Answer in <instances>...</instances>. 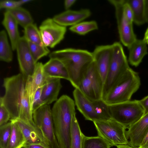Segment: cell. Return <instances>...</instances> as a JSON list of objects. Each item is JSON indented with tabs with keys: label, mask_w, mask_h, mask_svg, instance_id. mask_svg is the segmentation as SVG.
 Here are the masks:
<instances>
[{
	"label": "cell",
	"mask_w": 148,
	"mask_h": 148,
	"mask_svg": "<svg viewBox=\"0 0 148 148\" xmlns=\"http://www.w3.org/2000/svg\"><path fill=\"white\" fill-rule=\"evenodd\" d=\"M12 123V132L7 148H22L26 143V139L20 128L16 123Z\"/></svg>",
	"instance_id": "cell-25"
},
{
	"label": "cell",
	"mask_w": 148,
	"mask_h": 148,
	"mask_svg": "<svg viewBox=\"0 0 148 148\" xmlns=\"http://www.w3.org/2000/svg\"><path fill=\"white\" fill-rule=\"evenodd\" d=\"M145 3L146 22L148 23V0H145Z\"/></svg>",
	"instance_id": "cell-42"
},
{
	"label": "cell",
	"mask_w": 148,
	"mask_h": 148,
	"mask_svg": "<svg viewBox=\"0 0 148 148\" xmlns=\"http://www.w3.org/2000/svg\"><path fill=\"white\" fill-rule=\"evenodd\" d=\"M76 0H65L64 1V4L65 9L66 10H69L76 1Z\"/></svg>",
	"instance_id": "cell-41"
},
{
	"label": "cell",
	"mask_w": 148,
	"mask_h": 148,
	"mask_svg": "<svg viewBox=\"0 0 148 148\" xmlns=\"http://www.w3.org/2000/svg\"><path fill=\"white\" fill-rule=\"evenodd\" d=\"M143 39L148 44V27L145 32Z\"/></svg>",
	"instance_id": "cell-44"
},
{
	"label": "cell",
	"mask_w": 148,
	"mask_h": 148,
	"mask_svg": "<svg viewBox=\"0 0 148 148\" xmlns=\"http://www.w3.org/2000/svg\"><path fill=\"white\" fill-rule=\"evenodd\" d=\"M50 59L60 61L68 73L69 81L75 88H78L85 70L93 60L92 52L87 50L68 48L53 51Z\"/></svg>",
	"instance_id": "cell-2"
},
{
	"label": "cell",
	"mask_w": 148,
	"mask_h": 148,
	"mask_svg": "<svg viewBox=\"0 0 148 148\" xmlns=\"http://www.w3.org/2000/svg\"><path fill=\"white\" fill-rule=\"evenodd\" d=\"M117 148H133L128 144L117 146Z\"/></svg>",
	"instance_id": "cell-45"
},
{
	"label": "cell",
	"mask_w": 148,
	"mask_h": 148,
	"mask_svg": "<svg viewBox=\"0 0 148 148\" xmlns=\"http://www.w3.org/2000/svg\"><path fill=\"white\" fill-rule=\"evenodd\" d=\"M28 42L30 52L36 63L39 59L50 53V50L47 47Z\"/></svg>",
	"instance_id": "cell-32"
},
{
	"label": "cell",
	"mask_w": 148,
	"mask_h": 148,
	"mask_svg": "<svg viewBox=\"0 0 148 148\" xmlns=\"http://www.w3.org/2000/svg\"><path fill=\"white\" fill-rule=\"evenodd\" d=\"M19 7L17 1L11 0H1L0 1V9L5 8L6 10L14 9Z\"/></svg>",
	"instance_id": "cell-36"
},
{
	"label": "cell",
	"mask_w": 148,
	"mask_h": 148,
	"mask_svg": "<svg viewBox=\"0 0 148 148\" xmlns=\"http://www.w3.org/2000/svg\"><path fill=\"white\" fill-rule=\"evenodd\" d=\"M133 14V22L138 25L146 23L145 11V0H127Z\"/></svg>",
	"instance_id": "cell-24"
},
{
	"label": "cell",
	"mask_w": 148,
	"mask_h": 148,
	"mask_svg": "<svg viewBox=\"0 0 148 148\" xmlns=\"http://www.w3.org/2000/svg\"><path fill=\"white\" fill-rule=\"evenodd\" d=\"M62 87L60 78H47L41 92V99L44 105H49L56 101Z\"/></svg>",
	"instance_id": "cell-18"
},
{
	"label": "cell",
	"mask_w": 148,
	"mask_h": 148,
	"mask_svg": "<svg viewBox=\"0 0 148 148\" xmlns=\"http://www.w3.org/2000/svg\"><path fill=\"white\" fill-rule=\"evenodd\" d=\"M75 114L73 118L71 127V148H82L84 136Z\"/></svg>",
	"instance_id": "cell-26"
},
{
	"label": "cell",
	"mask_w": 148,
	"mask_h": 148,
	"mask_svg": "<svg viewBox=\"0 0 148 148\" xmlns=\"http://www.w3.org/2000/svg\"><path fill=\"white\" fill-rule=\"evenodd\" d=\"M111 45L112 51L110 64L103 86L101 99L103 101L114 86L130 68L121 43L116 42Z\"/></svg>",
	"instance_id": "cell-4"
},
{
	"label": "cell",
	"mask_w": 148,
	"mask_h": 148,
	"mask_svg": "<svg viewBox=\"0 0 148 148\" xmlns=\"http://www.w3.org/2000/svg\"><path fill=\"white\" fill-rule=\"evenodd\" d=\"M137 148H148V131L139 147Z\"/></svg>",
	"instance_id": "cell-40"
},
{
	"label": "cell",
	"mask_w": 148,
	"mask_h": 148,
	"mask_svg": "<svg viewBox=\"0 0 148 148\" xmlns=\"http://www.w3.org/2000/svg\"><path fill=\"white\" fill-rule=\"evenodd\" d=\"M112 48V45L97 46L92 52L95 67L104 83L110 64Z\"/></svg>",
	"instance_id": "cell-14"
},
{
	"label": "cell",
	"mask_w": 148,
	"mask_h": 148,
	"mask_svg": "<svg viewBox=\"0 0 148 148\" xmlns=\"http://www.w3.org/2000/svg\"><path fill=\"white\" fill-rule=\"evenodd\" d=\"M12 50L9 43L5 31L4 30H1L0 32V60L7 62H11L13 59Z\"/></svg>",
	"instance_id": "cell-28"
},
{
	"label": "cell",
	"mask_w": 148,
	"mask_h": 148,
	"mask_svg": "<svg viewBox=\"0 0 148 148\" xmlns=\"http://www.w3.org/2000/svg\"><path fill=\"white\" fill-rule=\"evenodd\" d=\"M111 118L126 129L139 120L145 114L139 100H134L108 105Z\"/></svg>",
	"instance_id": "cell-6"
},
{
	"label": "cell",
	"mask_w": 148,
	"mask_h": 148,
	"mask_svg": "<svg viewBox=\"0 0 148 148\" xmlns=\"http://www.w3.org/2000/svg\"><path fill=\"white\" fill-rule=\"evenodd\" d=\"M24 28V36L28 42L44 46L39 29L35 24L32 23Z\"/></svg>",
	"instance_id": "cell-29"
},
{
	"label": "cell",
	"mask_w": 148,
	"mask_h": 148,
	"mask_svg": "<svg viewBox=\"0 0 148 148\" xmlns=\"http://www.w3.org/2000/svg\"><path fill=\"white\" fill-rule=\"evenodd\" d=\"M19 119L29 123L37 131L42 133L41 131L36 125L33 120L32 106L29 95L25 88L21 101Z\"/></svg>",
	"instance_id": "cell-23"
},
{
	"label": "cell",
	"mask_w": 148,
	"mask_h": 148,
	"mask_svg": "<svg viewBox=\"0 0 148 148\" xmlns=\"http://www.w3.org/2000/svg\"><path fill=\"white\" fill-rule=\"evenodd\" d=\"M24 148H49L41 144H26Z\"/></svg>",
	"instance_id": "cell-39"
},
{
	"label": "cell",
	"mask_w": 148,
	"mask_h": 148,
	"mask_svg": "<svg viewBox=\"0 0 148 148\" xmlns=\"http://www.w3.org/2000/svg\"><path fill=\"white\" fill-rule=\"evenodd\" d=\"M139 101L144 109L145 114L148 112V95Z\"/></svg>",
	"instance_id": "cell-38"
},
{
	"label": "cell",
	"mask_w": 148,
	"mask_h": 148,
	"mask_svg": "<svg viewBox=\"0 0 148 148\" xmlns=\"http://www.w3.org/2000/svg\"><path fill=\"white\" fill-rule=\"evenodd\" d=\"M124 13L127 19L131 22H133V14L132 9L127 2L124 0L123 4Z\"/></svg>",
	"instance_id": "cell-37"
},
{
	"label": "cell",
	"mask_w": 148,
	"mask_h": 148,
	"mask_svg": "<svg viewBox=\"0 0 148 148\" xmlns=\"http://www.w3.org/2000/svg\"><path fill=\"white\" fill-rule=\"evenodd\" d=\"M147 44L143 39H136L128 47V61L132 66H138L148 53Z\"/></svg>",
	"instance_id": "cell-20"
},
{
	"label": "cell",
	"mask_w": 148,
	"mask_h": 148,
	"mask_svg": "<svg viewBox=\"0 0 148 148\" xmlns=\"http://www.w3.org/2000/svg\"><path fill=\"white\" fill-rule=\"evenodd\" d=\"M140 85L138 73L130 68L114 86L104 101L110 105L130 101Z\"/></svg>",
	"instance_id": "cell-5"
},
{
	"label": "cell",
	"mask_w": 148,
	"mask_h": 148,
	"mask_svg": "<svg viewBox=\"0 0 148 148\" xmlns=\"http://www.w3.org/2000/svg\"><path fill=\"white\" fill-rule=\"evenodd\" d=\"M98 135L111 146L128 144L126 128L111 118L105 121L93 122Z\"/></svg>",
	"instance_id": "cell-7"
},
{
	"label": "cell",
	"mask_w": 148,
	"mask_h": 148,
	"mask_svg": "<svg viewBox=\"0 0 148 148\" xmlns=\"http://www.w3.org/2000/svg\"><path fill=\"white\" fill-rule=\"evenodd\" d=\"M33 117L50 148H60L55 133L50 106L43 105L33 112Z\"/></svg>",
	"instance_id": "cell-9"
},
{
	"label": "cell",
	"mask_w": 148,
	"mask_h": 148,
	"mask_svg": "<svg viewBox=\"0 0 148 148\" xmlns=\"http://www.w3.org/2000/svg\"><path fill=\"white\" fill-rule=\"evenodd\" d=\"M73 94L77 108L85 120L93 122L102 121L96 112L94 101L90 100L78 88H75Z\"/></svg>",
	"instance_id": "cell-13"
},
{
	"label": "cell",
	"mask_w": 148,
	"mask_h": 148,
	"mask_svg": "<svg viewBox=\"0 0 148 148\" xmlns=\"http://www.w3.org/2000/svg\"><path fill=\"white\" fill-rule=\"evenodd\" d=\"M124 0H109L114 8L120 40L127 48L136 39L134 31L133 23L130 22L125 15L123 10Z\"/></svg>",
	"instance_id": "cell-10"
},
{
	"label": "cell",
	"mask_w": 148,
	"mask_h": 148,
	"mask_svg": "<svg viewBox=\"0 0 148 148\" xmlns=\"http://www.w3.org/2000/svg\"><path fill=\"white\" fill-rule=\"evenodd\" d=\"M2 23L6 30L10 38L11 48L13 51L16 50L20 38L18 29V23L14 18L8 10L4 13Z\"/></svg>",
	"instance_id": "cell-21"
},
{
	"label": "cell",
	"mask_w": 148,
	"mask_h": 148,
	"mask_svg": "<svg viewBox=\"0 0 148 148\" xmlns=\"http://www.w3.org/2000/svg\"><path fill=\"white\" fill-rule=\"evenodd\" d=\"M16 50L20 69L26 81L33 75L36 63L30 52L28 41L24 36L20 38Z\"/></svg>",
	"instance_id": "cell-12"
},
{
	"label": "cell",
	"mask_w": 148,
	"mask_h": 148,
	"mask_svg": "<svg viewBox=\"0 0 148 148\" xmlns=\"http://www.w3.org/2000/svg\"><path fill=\"white\" fill-rule=\"evenodd\" d=\"M32 1L31 0H20L17 1L19 7H21L22 5Z\"/></svg>",
	"instance_id": "cell-43"
},
{
	"label": "cell",
	"mask_w": 148,
	"mask_h": 148,
	"mask_svg": "<svg viewBox=\"0 0 148 148\" xmlns=\"http://www.w3.org/2000/svg\"><path fill=\"white\" fill-rule=\"evenodd\" d=\"M111 147L105 140L99 136H84L82 148H110Z\"/></svg>",
	"instance_id": "cell-30"
},
{
	"label": "cell",
	"mask_w": 148,
	"mask_h": 148,
	"mask_svg": "<svg viewBox=\"0 0 148 148\" xmlns=\"http://www.w3.org/2000/svg\"><path fill=\"white\" fill-rule=\"evenodd\" d=\"M98 28L97 22L95 21H83L71 27L69 30L71 32L82 35H85L91 31Z\"/></svg>",
	"instance_id": "cell-31"
},
{
	"label": "cell",
	"mask_w": 148,
	"mask_h": 148,
	"mask_svg": "<svg viewBox=\"0 0 148 148\" xmlns=\"http://www.w3.org/2000/svg\"><path fill=\"white\" fill-rule=\"evenodd\" d=\"M127 129L128 145L133 148L138 147L148 131V112Z\"/></svg>",
	"instance_id": "cell-15"
},
{
	"label": "cell",
	"mask_w": 148,
	"mask_h": 148,
	"mask_svg": "<svg viewBox=\"0 0 148 148\" xmlns=\"http://www.w3.org/2000/svg\"><path fill=\"white\" fill-rule=\"evenodd\" d=\"M43 67L47 78H58L69 80L67 71L60 61L56 59H50L43 64Z\"/></svg>",
	"instance_id": "cell-22"
},
{
	"label": "cell",
	"mask_w": 148,
	"mask_h": 148,
	"mask_svg": "<svg viewBox=\"0 0 148 148\" xmlns=\"http://www.w3.org/2000/svg\"><path fill=\"white\" fill-rule=\"evenodd\" d=\"M10 119V112L3 105L0 107V126L7 123Z\"/></svg>",
	"instance_id": "cell-35"
},
{
	"label": "cell",
	"mask_w": 148,
	"mask_h": 148,
	"mask_svg": "<svg viewBox=\"0 0 148 148\" xmlns=\"http://www.w3.org/2000/svg\"><path fill=\"white\" fill-rule=\"evenodd\" d=\"M39 30L44 45L53 48L63 39L66 28L58 25L52 18H49L42 21Z\"/></svg>",
	"instance_id": "cell-11"
},
{
	"label": "cell",
	"mask_w": 148,
	"mask_h": 148,
	"mask_svg": "<svg viewBox=\"0 0 148 148\" xmlns=\"http://www.w3.org/2000/svg\"><path fill=\"white\" fill-rule=\"evenodd\" d=\"M25 83L24 76L21 73L4 79L3 86L5 92L4 95L0 98V103L10 112V120L20 118L21 103L25 90Z\"/></svg>",
	"instance_id": "cell-3"
},
{
	"label": "cell",
	"mask_w": 148,
	"mask_h": 148,
	"mask_svg": "<svg viewBox=\"0 0 148 148\" xmlns=\"http://www.w3.org/2000/svg\"><path fill=\"white\" fill-rule=\"evenodd\" d=\"M10 122L0 126V148H7L12 132Z\"/></svg>",
	"instance_id": "cell-33"
},
{
	"label": "cell",
	"mask_w": 148,
	"mask_h": 148,
	"mask_svg": "<svg viewBox=\"0 0 148 148\" xmlns=\"http://www.w3.org/2000/svg\"><path fill=\"white\" fill-rule=\"evenodd\" d=\"M103 85L93 60L84 72L78 88L90 100L93 101L102 99Z\"/></svg>",
	"instance_id": "cell-8"
},
{
	"label": "cell",
	"mask_w": 148,
	"mask_h": 148,
	"mask_svg": "<svg viewBox=\"0 0 148 148\" xmlns=\"http://www.w3.org/2000/svg\"><path fill=\"white\" fill-rule=\"evenodd\" d=\"M88 9H84L78 10H68L55 16L52 18L58 25L66 27L72 26L81 22L91 15Z\"/></svg>",
	"instance_id": "cell-16"
},
{
	"label": "cell",
	"mask_w": 148,
	"mask_h": 148,
	"mask_svg": "<svg viewBox=\"0 0 148 148\" xmlns=\"http://www.w3.org/2000/svg\"><path fill=\"white\" fill-rule=\"evenodd\" d=\"M42 87L38 88L34 95L32 104V111L33 113L40 107L44 105L41 99Z\"/></svg>",
	"instance_id": "cell-34"
},
{
	"label": "cell",
	"mask_w": 148,
	"mask_h": 148,
	"mask_svg": "<svg viewBox=\"0 0 148 148\" xmlns=\"http://www.w3.org/2000/svg\"><path fill=\"white\" fill-rule=\"evenodd\" d=\"M74 101L63 95L56 101L51 110L54 131L60 148H71L72 119L76 114Z\"/></svg>",
	"instance_id": "cell-1"
},
{
	"label": "cell",
	"mask_w": 148,
	"mask_h": 148,
	"mask_svg": "<svg viewBox=\"0 0 148 148\" xmlns=\"http://www.w3.org/2000/svg\"><path fill=\"white\" fill-rule=\"evenodd\" d=\"M12 14L18 24L23 28L33 23V19L29 12L21 7L14 9L6 10Z\"/></svg>",
	"instance_id": "cell-27"
},
{
	"label": "cell",
	"mask_w": 148,
	"mask_h": 148,
	"mask_svg": "<svg viewBox=\"0 0 148 148\" xmlns=\"http://www.w3.org/2000/svg\"><path fill=\"white\" fill-rule=\"evenodd\" d=\"M43 66L41 62H37L33 75L26 81L25 88L29 96L32 108L36 91L38 88L42 87L47 80Z\"/></svg>",
	"instance_id": "cell-17"
},
{
	"label": "cell",
	"mask_w": 148,
	"mask_h": 148,
	"mask_svg": "<svg viewBox=\"0 0 148 148\" xmlns=\"http://www.w3.org/2000/svg\"><path fill=\"white\" fill-rule=\"evenodd\" d=\"M18 126L26 141V144H39L50 148L42 133L38 131L29 123L18 119L10 120Z\"/></svg>",
	"instance_id": "cell-19"
}]
</instances>
